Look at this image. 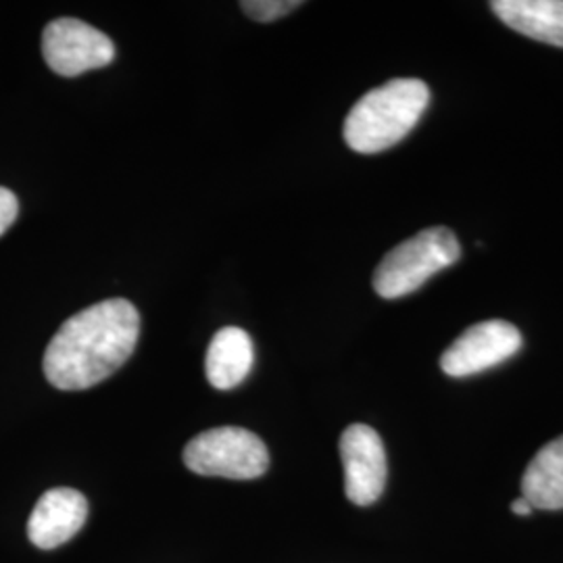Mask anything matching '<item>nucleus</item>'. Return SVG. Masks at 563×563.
<instances>
[{
  "label": "nucleus",
  "instance_id": "0eeeda50",
  "mask_svg": "<svg viewBox=\"0 0 563 563\" xmlns=\"http://www.w3.org/2000/svg\"><path fill=\"white\" fill-rule=\"evenodd\" d=\"M341 457L349 501L362 507L376 504L388 476L380 434L365 423L349 426L341 437Z\"/></svg>",
  "mask_w": 563,
  "mask_h": 563
},
{
  "label": "nucleus",
  "instance_id": "f257e3e1",
  "mask_svg": "<svg viewBox=\"0 0 563 563\" xmlns=\"http://www.w3.org/2000/svg\"><path fill=\"white\" fill-rule=\"evenodd\" d=\"M141 316L125 299L81 309L63 323L44 353V376L59 390H86L115 374L136 349Z\"/></svg>",
  "mask_w": 563,
  "mask_h": 563
},
{
  "label": "nucleus",
  "instance_id": "423d86ee",
  "mask_svg": "<svg viewBox=\"0 0 563 563\" xmlns=\"http://www.w3.org/2000/svg\"><path fill=\"white\" fill-rule=\"evenodd\" d=\"M522 346V334L514 323L493 320L467 328L441 357V367L451 378H465L490 369L514 357Z\"/></svg>",
  "mask_w": 563,
  "mask_h": 563
},
{
  "label": "nucleus",
  "instance_id": "6e6552de",
  "mask_svg": "<svg viewBox=\"0 0 563 563\" xmlns=\"http://www.w3.org/2000/svg\"><path fill=\"white\" fill-rule=\"evenodd\" d=\"M88 518V501L80 490L51 488L42 495L27 520V537L38 549H57L74 539Z\"/></svg>",
  "mask_w": 563,
  "mask_h": 563
},
{
  "label": "nucleus",
  "instance_id": "1a4fd4ad",
  "mask_svg": "<svg viewBox=\"0 0 563 563\" xmlns=\"http://www.w3.org/2000/svg\"><path fill=\"white\" fill-rule=\"evenodd\" d=\"M490 9L514 32L563 48V0H495Z\"/></svg>",
  "mask_w": 563,
  "mask_h": 563
},
{
  "label": "nucleus",
  "instance_id": "4468645a",
  "mask_svg": "<svg viewBox=\"0 0 563 563\" xmlns=\"http://www.w3.org/2000/svg\"><path fill=\"white\" fill-rule=\"evenodd\" d=\"M532 505L528 504L523 497H520V499H516L514 504H511V511L516 514V516H530L532 514Z\"/></svg>",
  "mask_w": 563,
  "mask_h": 563
},
{
  "label": "nucleus",
  "instance_id": "20e7f679",
  "mask_svg": "<svg viewBox=\"0 0 563 563\" xmlns=\"http://www.w3.org/2000/svg\"><path fill=\"white\" fill-rule=\"evenodd\" d=\"M184 463L199 476L253 481L267 472L269 453L257 434L236 426H222L201 432L186 444Z\"/></svg>",
  "mask_w": 563,
  "mask_h": 563
},
{
  "label": "nucleus",
  "instance_id": "7ed1b4c3",
  "mask_svg": "<svg viewBox=\"0 0 563 563\" xmlns=\"http://www.w3.org/2000/svg\"><path fill=\"white\" fill-rule=\"evenodd\" d=\"M460 257L462 246L449 228H428L384 257L374 272V288L383 299H401Z\"/></svg>",
  "mask_w": 563,
  "mask_h": 563
},
{
  "label": "nucleus",
  "instance_id": "9b49d317",
  "mask_svg": "<svg viewBox=\"0 0 563 563\" xmlns=\"http://www.w3.org/2000/svg\"><path fill=\"white\" fill-rule=\"evenodd\" d=\"M522 497L534 509H563V437L544 444L528 463Z\"/></svg>",
  "mask_w": 563,
  "mask_h": 563
},
{
  "label": "nucleus",
  "instance_id": "39448f33",
  "mask_svg": "<svg viewBox=\"0 0 563 563\" xmlns=\"http://www.w3.org/2000/svg\"><path fill=\"white\" fill-rule=\"evenodd\" d=\"M42 55L55 74L76 78L109 65L115 57V46L101 30L80 20L60 18L44 27Z\"/></svg>",
  "mask_w": 563,
  "mask_h": 563
},
{
  "label": "nucleus",
  "instance_id": "f8f14e48",
  "mask_svg": "<svg viewBox=\"0 0 563 563\" xmlns=\"http://www.w3.org/2000/svg\"><path fill=\"white\" fill-rule=\"evenodd\" d=\"M302 2L299 0H244L241 2L242 11L251 20L269 23L290 15L295 9H299Z\"/></svg>",
  "mask_w": 563,
  "mask_h": 563
},
{
  "label": "nucleus",
  "instance_id": "ddd939ff",
  "mask_svg": "<svg viewBox=\"0 0 563 563\" xmlns=\"http://www.w3.org/2000/svg\"><path fill=\"white\" fill-rule=\"evenodd\" d=\"M18 213H20L18 197L11 190L0 188V236L18 220Z\"/></svg>",
  "mask_w": 563,
  "mask_h": 563
},
{
  "label": "nucleus",
  "instance_id": "f03ea898",
  "mask_svg": "<svg viewBox=\"0 0 563 563\" xmlns=\"http://www.w3.org/2000/svg\"><path fill=\"white\" fill-rule=\"evenodd\" d=\"M430 102V90L422 80L399 78L369 90L344 120V141L374 155L401 142L420 121Z\"/></svg>",
  "mask_w": 563,
  "mask_h": 563
},
{
  "label": "nucleus",
  "instance_id": "9d476101",
  "mask_svg": "<svg viewBox=\"0 0 563 563\" xmlns=\"http://www.w3.org/2000/svg\"><path fill=\"white\" fill-rule=\"evenodd\" d=\"M255 363V349L251 336L242 330L228 325L209 342L205 372L207 380L218 390H232L249 376Z\"/></svg>",
  "mask_w": 563,
  "mask_h": 563
}]
</instances>
